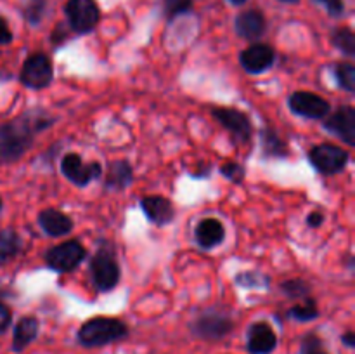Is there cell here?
Here are the masks:
<instances>
[{"instance_id":"1","label":"cell","mask_w":355,"mask_h":354,"mask_svg":"<svg viewBox=\"0 0 355 354\" xmlns=\"http://www.w3.org/2000/svg\"><path fill=\"white\" fill-rule=\"evenodd\" d=\"M54 124L49 115L28 111L0 125V162L14 163L31 149L35 135Z\"/></svg>"},{"instance_id":"2","label":"cell","mask_w":355,"mask_h":354,"mask_svg":"<svg viewBox=\"0 0 355 354\" xmlns=\"http://www.w3.org/2000/svg\"><path fill=\"white\" fill-rule=\"evenodd\" d=\"M130 330L127 323L118 318H107V316H96L90 318L80 326L76 333V340L83 347H103L113 342L127 339Z\"/></svg>"},{"instance_id":"3","label":"cell","mask_w":355,"mask_h":354,"mask_svg":"<svg viewBox=\"0 0 355 354\" xmlns=\"http://www.w3.org/2000/svg\"><path fill=\"white\" fill-rule=\"evenodd\" d=\"M90 271V280L92 285L96 287L97 292L101 294H106L116 288V285L120 283L121 278V269L118 266L116 259H114L113 250L107 246H101L96 253H94L92 260L89 264Z\"/></svg>"},{"instance_id":"4","label":"cell","mask_w":355,"mask_h":354,"mask_svg":"<svg viewBox=\"0 0 355 354\" xmlns=\"http://www.w3.org/2000/svg\"><path fill=\"white\" fill-rule=\"evenodd\" d=\"M234 328V321L220 309H207L191 321L189 330L194 337L203 340H220Z\"/></svg>"},{"instance_id":"5","label":"cell","mask_w":355,"mask_h":354,"mask_svg":"<svg viewBox=\"0 0 355 354\" xmlns=\"http://www.w3.org/2000/svg\"><path fill=\"white\" fill-rule=\"evenodd\" d=\"M307 158L309 163L322 176H336L345 170L350 155L347 149H342L340 146L322 142V144H315L309 149Z\"/></svg>"},{"instance_id":"6","label":"cell","mask_w":355,"mask_h":354,"mask_svg":"<svg viewBox=\"0 0 355 354\" xmlns=\"http://www.w3.org/2000/svg\"><path fill=\"white\" fill-rule=\"evenodd\" d=\"M87 259V250L78 239H68L45 252V264L58 273H71Z\"/></svg>"},{"instance_id":"7","label":"cell","mask_w":355,"mask_h":354,"mask_svg":"<svg viewBox=\"0 0 355 354\" xmlns=\"http://www.w3.org/2000/svg\"><path fill=\"white\" fill-rule=\"evenodd\" d=\"M54 78V68L52 61L44 52H35L26 61L23 62V68L19 71V82L24 87L33 90H42L51 85Z\"/></svg>"},{"instance_id":"8","label":"cell","mask_w":355,"mask_h":354,"mask_svg":"<svg viewBox=\"0 0 355 354\" xmlns=\"http://www.w3.org/2000/svg\"><path fill=\"white\" fill-rule=\"evenodd\" d=\"M61 172L69 183L78 187L89 186L92 180L103 176V165L99 162H83L76 153H68L61 158Z\"/></svg>"},{"instance_id":"9","label":"cell","mask_w":355,"mask_h":354,"mask_svg":"<svg viewBox=\"0 0 355 354\" xmlns=\"http://www.w3.org/2000/svg\"><path fill=\"white\" fill-rule=\"evenodd\" d=\"M288 106L295 115L307 120H324L331 113L328 99L309 90H297L288 97Z\"/></svg>"},{"instance_id":"10","label":"cell","mask_w":355,"mask_h":354,"mask_svg":"<svg viewBox=\"0 0 355 354\" xmlns=\"http://www.w3.org/2000/svg\"><path fill=\"white\" fill-rule=\"evenodd\" d=\"M64 10L69 26L78 35L90 33L99 23L101 12L94 0H68Z\"/></svg>"},{"instance_id":"11","label":"cell","mask_w":355,"mask_h":354,"mask_svg":"<svg viewBox=\"0 0 355 354\" xmlns=\"http://www.w3.org/2000/svg\"><path fill=\"white\" fill-rule=\"evenodd\" d=\"M215 120L232 134V137L241 142H248L253 135V125L248 115L236 108H214L211 110Z\"/></svg>"},{"instance_id":"12","label":"cell","mask_w":355,"mask_h":354,"mask_svg":"<svg viewBox=\"0 0 355 354\" xmlns=\"http://www.w3.org/2000/svg\"><path fill=\"white\" fill-rule=\"evenodd\" d=\"M324 130L342 139L347 146H355V108L350 104L340 106L335 113L328 115L322 124Z\"/></svg>"},{"instance_id":"13","label":"cell","mask_w":355,"mask_h":354,"mask_svg":"<svg viewBox=\"0 0 355 354\" xmlns=\"http://www.w3.org/2000/svg\"><path fill=\"white\" fill-rule=\"evenodd\" d=\"M276 61V51L269 44H253L241 51L239 62L250 75H260L270 69Z\"/></svg>"},{"instance_id":"14","label":"cell","mask_w":355,"mask_h":354,"mask_svg":"<svg viewBox=\"0 0 355 354\" xmlns=\"http://www.w3.org/2000/svg\"><path fill=\"white\" fill-rule=\"evenodd\" d=\"M277 347V335L267 321H255L246 332V349L250 354H272Z\"/></svg>"},{"instance_id":"15","label":"cell","mask_w":355,"mask_h":354,"mask_svg":"<svg viewBox=\"0 0 355 354\" xmlns=\"http://www.w3.org/2000/svg\"><path fill=\"white\" fill-rule=\"evenodd\" d=\"M141 208L149 222L155 226H166L175 217V207L172 201L159 194H149L141 198Z\"/></svg>"},{"instance_id":"16","label":"cell","mask_w":355,"mask_h":354,"mask_svg":"<svg viewBox=\"0 0 355 354\" xmlns=\"http://www.w3.org/2000/svg\"><path fill=\"white\" fill-rule=\"evenodd\" d=\"M194 238L200 248L214 250L220 246L225 239V228L217 217L201 219L194 229Z\"/></svg>"},{"instance_id":"17","label":"cell","mask_w":355,"mask_h":354,"mask_svg":"<svg viewBox=\"0 0 355 354\" xmlns=\"http://www.w3.org/2000/svg\"><path fill=\"white\" fill-rule=\"evenodd\" d=\"M38 224L44 229L45 235L52 236V238L69 235L73 228H75L71 217L64 214V212L58 210V208H45V210H42L38 214Z\"/></svg>"},{"instance_id":"18","label":"cell","mask_w":355,"mask_h":354,"mask_svg":"<svg viewBox=\"0 0 355 354\" xmlns=\"http://www.w3.org/2000/svg\"><path fill=\"white\" fill-rule=\"evenodd\" d=\"M266 17L260 10H245L236 17V33L245 40H259L266 31Z\"/></svg>"},{"instance_id":"19","label":"cell","mask_w":355,"mask_h":354,"mask_svg":"<svg viewBox=\"0 0 355 354\" xmlns=\"http://www.w3.org/2000/svg\"><path fill=\"white\" fill-rule=\"evenodd\" d=\"M134 183V169L127 160H116L111 162L104 177V189L107 191H123Z\"/></svg>"},{"instance_id":"20","label":"cell","mask_w":355,"mask_h":354,"mask_svg":"<svg viewBox=\"0 0 355 354\" xmlns=\"http://www.w3.org/2000/svg\"><path fill=\"white\" fill-rule=\"evenodd\" d=\"M40 321L35 316H24L16 323L12 332V351L23 353L33 340H37Z\"/></svg>"},{"instance_id":"21","label":"cell","mask_w":355,"mask_h":354,"mask_svg":"<svg viewBox=\"0 0 355 354\" xmlns=\"http://www.w3.org/2000/svg\"><path fill=\"white\" fill-rule=\"evenodd\" d=\"M260 146H262L263 158H286L290 155L286 141H283L279 134L270 127L260 130Z\"/></svg>"},{"instance_id":"22","label":"cell","mask_w":355,"mask_h":354,"mask_svg":"<svg viewBox=\"0 0 355 354\" xmlns=\"http://www.w3.org/2000/svg\"><path fill=\"white\" fill-rule=\"evenodd\" d=\"M23 239L14 229H0V266L19 255Z\"/></svg>"},{"instance_id":"23","label":"cell","mask_w":355,"mask_h":354,"mask_svg":"<svg viewBox=\"0 0 355 354\" xmlns=\"http://www.w3.org/2000/svg\"><path fill=\"white\" fill-rule=\"evenodd\" d=\"M234 283L238 287L246 288V290H253V288L267 290L270 287V278L260 271H241V273L236 274Z\"/></svg>"},{"instance_id":"24","label":"cell","mask_w":355,"mask_h":354,"mask_svg":"<svg viewBox=\"0 0 355 354\" xmlns=\"http://www.w3.org/2000/svg\"><path fill=\"white\" fill-rule=\"evenodd\" d=\"M333 75H335V80L340 89H343L349 94L355 92V66L352 62H336L335 68H333Z\"/></svg>"},{"instance_id":"25","label":"cell","mask_w":355,"mask_h":354,"mask_svg":"<svg viewBox=\"0 0 355 354\" xmlns=\"http://www.w3.org/2000/svg\"><path fill=\"white\" fill-rule=\"evenodd\" d=\"M286 316L288 318L295 319V321H300V323L314 321L315 318H319L318 304H315L314 298L305 297V301L302 302V304L293 305V307L286 312Z\"/></svg>"},{"instance_id":"26","label":"cell","mask_w":355,"mask_h":354,"mask_svg":"<svg viewBox=\"0 0 355 354\" xmlns=\"http://www.w3.org/2000/svg\"><path fill=\"white\" fill-rule=\"evenodd\" d=\"M331 42L342 54L349 56V58H354L355 56V35L350 28H338L333 33Z\"/></svg>"},{"instance_id":"27","label":"cell","mask_w":355,"mask_h":354,"mask_svg":"<svg viewBox=\"0 0 355 354\" xmlns=\"http://www.w3.org/2000/svg\"><path fill=\"white\" fill-rule=\"evenodd\" d=\"M281 292L288 295L290 298H305L311 294V285L302 278H293V280H286L279 285Z\"/></svg>"},{"instance_id":"28","label":"cell","mask_w":355,"mask_h":354,"mask_svg":"<svg viewBox=\"0 0 355 354\" xmlns=\"http://www.w3.org/2000/svg\"><path fill=\"white\" fill-rule=\"evenodd\" d=\"M298 354H329L326 344L318 333H305L300 340V351Z\"/></svg>"},{"instance_id":"29","label":"cell","mask_w":355,"mask_h":354,"mask_svg":"<svg viewBox=\"0 0 355 354\" xmlns=\"http://www.w3.org/2000/svg\"><path fill=\"white\" fill-rule=\"evenodd\" d=\"M218 170H220V174L225 177V179H229L234 184H241L243 180H245L246 170L245 167L238 162H225Z\"/></svg>"},{"instance_id":"30","label":"cell","mask_w":355,"mask_h":354,"mask_svg":"<svg viewBox=\"0 0 355 354\" xmlns=\"http://www.w3.org/2000/svg\"><path fill=\"white\" fill-rule=\"evenodd\" d=\"M193 7V0H165V14L168 19L189 12Z\"/></svg>"},{"instance_id":"31","label":"cell","mask_w":355,"mask_h":354,"mask_svg":"<svg viewBox=\"0 0 355 354\" xmlns=\"http://www.w3.org/2000/svg\"><path fill=\"white\" fill-rule=\"evenodd\" d=\"M44 9H45V0H30V3H28L26 9H24V16H26V19L30 21V23L37 24L40 23Z\"/></svg>"},{"instance_id":"32","label":"cell","mask_w":355,"mask_h":354,"mask_svg":"<svg viewBox=\"0 0 355 354\" xmlns=\"http://www.w3.org/2000/svg\"><path fill=\"white\" fill-rule=\"evenodd\" d=\"M314 2L321 3L328 14H331L333 17H340L345 10V6H343V0H314Z\"/></svg>"},{"instance_id":"33","label":"cell","mask_w":355,"mask_h":354,"mask_svg":"<svg viewBox=\"0 0 355 354\" xmlns=\"http://www.w3.org/2000/svg\"><path fill=\"white\" fill-rule=\"evenodd\" d=\"M12 323V311L7 304L0 302V333H6Z\"/></svg>"},{"instance_id":"34","label":"cell","mask_w":355,"mask_h":354,"mask_svg":"<svg viewBox=\"0 0 355 354\" xmlns=\"http://www.w3.org/2000/svg\"><path fill=\"white\" fill-rule=\"evenodd\" d=\"M12 42V31H10L7 21L0 16V45H7Z\"/></svg>"},{"instance_id":"35","label":"cell","mask_w":355,"mask_h":354,"mask_svg":"<svg viewBox=\"0 0 355 354\" xmlns=\"http://www.w3.org/2000/svg\"><path fill=\"white\" fill-rule=\"evenodd\" d=\"M324 224V214L319 210H314L311 212V214L307 215V226L309 228H321V226Z\"/></svg>"},{"instance_id":"36","label":"cell","mask_w":355,"mask_h":354,"mask_svg":"<svg viewBox=\"0 0 355 354\" xmlns=\"http://www.w3.org/2000/svg\"><path fill=\"white\" fill-rule=\"evenodd\" d=\"M211 174V167L210 165H201L200 169L194 170L193 172V177L194 179H208Z\"/></svg>"},{"instance_id":"37","label":"cell","mask_w":355,"mask_h":354,"mask_svg":"<svg viewBox=\"0 0 355 354\" xmlns=\"http://www.w3.org/2000/svg\"><path fill=\"white\" fill-rule=\"evenodd\" d=\"M340 340H342V344H345L349 349H354L355 347V333L352 332V330H349V332L343 333V335L340 337Z\"/></svg>"},{"instance_id":"38","label":"cell","mask_w":355,"mask_h":354,"mask_svg":"<svg viewBox=\"0 0 355 354\" xmlns=\"http://www.w3.org/2000/svg\"><path fill=\"white\" fill-rule=\"evenodd\" d=\"M231 2H232V3H238V6H239V3H245L246 0H231Z\"/></svg>"},{"instance_id":"39","label":"cell","mask_w":355,"mask_h":354,"mask_svg":"<svg viewBox=\"0 0 355 354\" xmlns=\"http://www.w3.org/2000/svg\"><path fill=\"white\" fill-rule=\"evenodd\" d=\"M2 205H3V203H2V198H0V210H2Z\"/></svg>"},{"instance_id":"40","label":"cell","mask_w":355,"mask_h":354,"mask_svg":"<svg viewBox=\"0 0 355 354\" xmlns=\"http://www.w3.org/2000/svg\"><path fill=\"white\" fill-rule=\"evenodd\" d=\"M283 2H295V0H283Z\"/></svg>"}]
</instances>
